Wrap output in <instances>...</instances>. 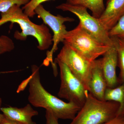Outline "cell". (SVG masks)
<instances>
[{
    "label": "cell",
    "mask_w": 124,
    "mask_h": 124,
    "mask_svg": "<svg viewBox=\"0 0 124 124\" xmlns=\"http://www.w3.org/2000/svg\"><path fill=\"white\" fill-rule=\"evenodd\" d=\"M31 70V75L29 81V103L35 107L50 111L58 119L72 120L81 107L72 102L63 101L49 93L41 82L39 67L32 65Z\"/></svg>",
    "instance_id": "1"
},
{
    "label": "cell",
    "mask_w": 124,
    "mask_h": 124,
    "mask_svg": "<svg viewBox=\"0 0 124 124\" xmlns=\"http://www.w3.org/2000/svg\"><path fill=\"white\" fill-rule=\"evenodd\" d=\"M0 26L7 22L18 23L22 32L17 31L14 34L16 39L24 41L28 36L36 39L38 42L37 48L44 51L49 48L53 43V36L46 24H38L32 22L23 12L20 6L15 5L8 10L1 14Z\"/></svg>",
    "instance_id": "2"
},
{
    "label": "cell",
    "mask_w": 124,
    "mask_h": 124,
    "mask_svg": "<svg viewBox=\"0 0 124 124\" xmlns=\"http://www.w3.org/2000/svg\"><path fill=\"white\" fill-rule=\"evenodd\" d=\"M120 104L97 99L89 93L86 101L69 124H103L117 116Z\"/></svg>",
    "instance_id": "3"
},
{
    "label": "cell",
    "mask_w": 124,
    "mask_h": 124,
    "mask_svg": "<svg viewBox=\"0 0 124 124\" xmlns=\"http://www.w3.org/2000/svg\"><path fill=\"white\" fill-rule=\"evenodd\" d=\"M64 41L91 62L103 55L111 46L99 42L87 32L80 23L74 29L68 31Z\"/></svg>",
    "instance_id": "4"
},
{
    "label": "cell",
    "mask_w": 124,
    "mask_h": 124,
    "mask_svg": "<svg viewBox=\"0 0 124 124\" xmlns=\"http://www.w3.org/2000/svg\"><path fill=\"white\" fill-rule=\"evenodd\" d=\"M56 8L63 11H69L76 16L82 27L99 42L110 46L114 45L113 38L110 37L108 31L98 19L89 14L85 7L66 2L58 6Z\"/></svg>",
    "instance_id": "5"
},
{
    "label": "cell",
    "mask_w": 124,
    "mask_h": 124,
    "mask_svg": "<svg viewBox=\"0 0 124 124\" xmlns=\"http://www.w3.org/2000/svg\"><path fill=\"white\" fill-rule=\"evenodd\" d=\"M55 62L59 67L61 80L58 96L82 107L86 101L88 91L66 64L56 58Z\"/></svg>",
    "instance_id": "6"
},
{
    "label": "cell",
    "mask_w": 124,
    "mask_h": 124,
    "mask_svg": "<svg viewBox=\"0 0 124 124\" xmlns=\"http://www.w3.org/2000/svg\"><path fill=\"white\" fill-rule=\"evenodd\" d=\"M63 43V46L56 59L68 67L72 73L82 82L88 91L92 62L81 56L65 41Z\"/></svg>",
    "instance_id": "7"
},
{
    "label": "cell",
    "mask_w": 124,
    "mask_h": 124,
    "mask_svg": "<svg viewBox=\"0 0 124 124\" xmlns=\"http://www.w3.org/2000/svg\"><path fill=\"white\" fill-rule=\"evenodd\" d=\"M36 14L40 18L45 24L48 25L54 33L53 36V47L49 51V56L52 57L53 54L58 49V45L61 42H63L64 37L68 31L64 23L73 22V18L64 17L60 15H54L47 11L42 5L37 7L35 10Z\"/></svg>",
    "instance_id": "8"
},
{
    "label": "cell",
    "mask_w": 124,
    "mask_h": 124,
    "mask_svg": "<svg viewBox=\"0 0 124 124\" xmlns=\"http://www.w3.org/2000/svg\"><path fill=\"white\" fill-rule=\"evenodd\" d=\"M103 55L101 58L102 70L108 88H115L120 84L116 74L118 57L115 44Z\"/></svg>",
    "instance_id": "9"
},
{
    "label": "cell",
    "mask_w": 124,
    "mask_h": 124,
    "mask_svg": "<svg viewBox=\"0 0 124 124\" xmlns=\"http://www.w3.org/2000/svg\"><path fill=\"white\" fill-rule=\"evenodd\" d=\"M88 87L90 93L98 100L104 101V94L108 87L102 70L101 58L92 62Z\"/></svg>",
    "instance_id": "10"
},
{
    "label": "cell",
    "mask_w": 124,
    "mask_h": 124,
    "mask_svg": "<svg viewBox=\"0 0 124 124\" xmlns=\"http://www.w3.org/2000/svg\"><path fill=\"white\" fill-rule=\"evenodd\" d=\"M124 15V0H107L105 9L99 20L109 31Z\"/></svg>",
    "instance_id": "11"
},
{
    "label": "cell",
    "mask_w": 124,
    "mask_h": 124,
    "mask_svg": "<svg viewBox=\"0 0 124 124\" xmlns=\"http://www.w3.org/2000/svg\"><path fill=\"white\" fill-rule=\"evenodd\" d=\"M0 110L5 117L22 124H36L32 118L38 115L37 111L28 104L21 108L11 106L1 107Z\"/></svg>",
    "instance_id": "12"
},
{
    "label": "cell",
    "mask_w": 124,
    "mask_h": 124,
    "mask_svg": "<svg viewBox=\"0 0 124 124\" xmlns=\"http://www.w3.org/2000/svg\"><path fill=\"white\" fill-rule=\"evenodd\" d=\"M105 101H113L120 104L117 116H123L124 114V82L119 85L115 88H107L104 94Z\"/></svg>",
    "instance_id": "13"
},
{
    "label": "cell",
    "mask_w": 124,
    "mask_h": 124,
    "mask_svg": "<svg viewBox=\"0 0 124 124\" xmlns=\"http://www.w3.org/2000/svg\"><path fill=\"white\" fill-rule=\"evenodd\" d=\"M67 3L80 6L91 10L93 16L99 18L105 9L103 0H67Z\"/></svg>",
    "instance_id": "14"
},
{
    "label": "cell",
    "mask_w": 124,
    "mask_h": 124,
    "mask_svg": "<svg viewBox=\"0 0 124 124\" xmlns=\"http://www.w3.org/2000/svg\"><path fill=\"white\" fill-rule=\"evenodd\" d=\"M117 50L118 65L120 69V84L124 82V39L118 38H112Z\"/></svg>",
    "instance_id": "15"
},
{
    "label": "cell",
    "mask_w": 124,
    "mask_h": 124,
    "mask_svg": "<svg viewBox=\"0 0 124 124\" xmlns=\"http://www.w3.org/2000/svg\"><path fill=\"white\" fill-rule=\"evenodd\" d=\"M108 34L111 38H118L124 39V15L109 31Z\"/></svg>",
    "instance_id": "16"
},
{
    "label": "cell",
    "mask_w": 124,
    "mask_h": 124,
    "mask_svg": "<svg viewBox=\"0 0 124 124\" xmlns=\"http://www.w3.org/2000/svg\"><path fill=\"white\" fill-rule=\"evenodd\" d=\"M54 0H30L28 3L22 8L24 13L29 17H33L35 15V10L37 7L43 2Z\"/></svg>",
    "instance_id": "17"
},
{
    "label": "cell",
    "mask_w": 124,
    "mask_h": 124,
    "mask_svg": "<svg viewBox=\"0 0 124 124\" xmlns=\"http://www.w3.org/2000/svg\"><path fill=\"white\" fill-rule=\"evenodd\" d=\"M15 47L14 43L11 38L6 35L0 36V55L12 51Z\"/></svg>",
    "instance_id": "18"
},
{
    "label": "cell",
    "mask_w": 124,
    "mask_h": 124,
    "mask_svg": "<svg viewBox=\"0 0 124 124\" xmlns=\"http://www.w3.org/2000/svg\"><path fill=\"white\" fill-rule=\"evenodd\" d=\"M30 0H0V12L4 13L14 5H24Z\"/></svg>",
    "instance_id": "19"
},
{
    "label": "cell",
    "mask_w": 124,
    "mask_h": 124,
    "mask_svg": "<svg viewBox=\"0 0 124 124\" xmlns=\"http://www.w3.org/2000/svg\"><path fill=\"white\" fill-rule=\"evenodd\" d=\"M45 117L46 124H59V119L50 111L46 110Z\"/></svg>",
    "instance_id": "20"
},
{
    "label": "cell",
    "mask_w": 124,
    "mask_h": 124,
    "mask_svg": "<svg viewBox=\"0 0 124 124\" xmlns=\"http://www.w3.org/2000/svg\"><path fill=\"white\" fill-rule=\"evenodd\" d=\"M103 124H124V116H117L114 119Z\"/></svg>",
    "instance_id": "21"
},
{
    "label": "cell",
    "mask_w": 124,
    "mask_h": 124,
    "mask_svg": "<svg viewBox=\"0 0 124 124\" xmlns=\"http://www.w3.org/2000/svg\"><path fill=\"white\" fill-rule=\"evenodd\" d=\"M0 124H22L16 121L9 119L6 117H4Z\"/></svg>",
    "instance_id": "22"
},
{
    "label": "cell",
    "mask_w": 124,
    "mask_h": 124,
    "mask_svg": "<svg viewBox=\"0 0 124 124\" xmlns=\"http://www.w3.org/2000/svg\"><path fill=\"white\" fill-rule=\"evenodd\" d=\"M2 100L1 98H0V108L1 107V105H2ZM5 117V116L3 114L0 113V123L2 121V120Z\"/></svg>",
    "instance_id": "23"
},
{
    "label": "cell",
    "mask_w": 124,
    "mask_h": 124,
    "mask_svg": "<svg viewBox=\"0 0 124 124\" xmlns=\"http://www.w3.org/2000/svg\"><path fill=\"white\" fill-rule=\"evenodd\" d=\"M123 116H124V115H123Z\"/></svg>",
    "instance_id": "24"
}]
</instances>
